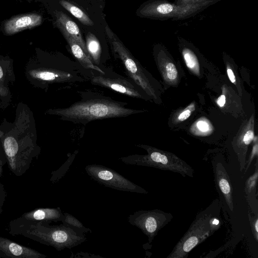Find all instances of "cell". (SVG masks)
<instances>
[{
  "label": "cell",
  "mask_w": 258,
  "mask_h": 258,
  "mask_svg": "<svg viewBox=\"0 0 258 258\" xmlns=\"http://www.w3.org/2000/svg\"><path fill=\"white\" fill-rule=\"evenodd\" d=\"M227 72L228 76L231 82L234 83L235 82V77L232 70L230 69H227Z\"/></svg>",
  "instance_id": "obj_28"
},
{
  "label": "cell",
  "mask_w": 258,
  "mask_h": 258,
  "mask_svg": "<svg viewBox=\"0 0 258 258\" xmlns=\"http://www.w3.org/2000/svg\"><path fill=\"white\" fill-rule=\"evenodd\" d=\"M59 4L76 17L84 25L91 26L94 25L92 20L80 8L66 0L59 1Z\"/></svg>",
  "instance_id": "obj_16"
},
{
  "label": "cell",
  "mask_w": 258,
  "mask_h": 258,
  "mask_svg": "<svg viewBox=\"0 0 258 258\" xmlns=\"http://www.w3.org/2000/svg\"><path fill=\"white\" fill-rule=\"evenodd\" d=\"M251 225L253 226L252 230H254V236H255V238L256 240H257V233H258V220L257 218H255V221H252Z\"/></svg>",
  "instance_id": "obj_25"
},
{
  "label": "cell",
  "mask_w": 258,
  "mask_h": 258,
  "mask_svg": "<svg viewBox=\"0 0 258 258\" xmlns=\"http://www.w3.org/2000/svg\"><path fill=\"white\" fill-rule=\"evenodd\" d=\"M166 75L168 79L171 80H175L177 77V71L174 64L172 62H168L166 66Z\"/></svg>",
  "instance_id": "obj_18"
},
{
  "label": "cell",
  "mask_w": 258,
  "mask_h": 258,
  "mask_svg": "<svg viewBox=\"0 0 258 258\" xmlns=\"http://www.w3.org/2000/svg\"><path fill=\"white\" fill-rule=\"evenodd\" d=\"M43 22L42 15L37 13H29L14 16L2 22L0 27L2 33L7 36L18 33L22 31L33 29Z\"/></svg>",
  "instance_id": "obj_9"
},
{
  "label": "cell",
  "mask_w": 258,
  "mask_h": 258,
  "mask_svg": "<svg viewBox=\"0 0 258 258\" xmlns=\"http://www.w3.org/2000/svg\"><path fill=\"white\" fill-rule=\"evenodd\" d=\"M3 76V72L1 67L0 66V79L2 78Z\"/></svg>",
  "instance_id": "obj_30"
},
{
  "label": "cell",
  "mask_w": 258,
  "mask_h": 258,
  "mask_svg": "<svg viewBox=\"0 0 258 258\" xmlns=\"http://www.w3.org/2000/svg\"><path fill=\"white\" fill-rule=\"evenodd\" d=\"M215 181L217 190L222 202L228 210H233L232 188L230 177L222 164L218 163L214 165Z\"/></svg>",
  "instance_id": "obj_11"
},
{
  "label": "cell",
  "mask_w": 258,
  "mask_h": 258,
  "mask_svg": "<svg viewBox=\"0 0 258 258\" xmlns=\"http://www.w3.org/2000/svg\"><path fill=\"white\" fill-rule=\"evenodd\" d=\"M198 128L202 132H206L208 130V124L203 121H200L197 123Z\"/></svg>",
  "instance_id": "obj_24"
},
{
  "label": "cell",
  "mask_w": 258,
  "mask_h": 258,
  "mask_svg": "<svg viewBox=\"0 0 258 258\" xmlns=\"http://www.w3.org/2000/svg\"><path fill=\"white\" fill-rule=\"evenodd\" d=\"M191 111L189 109L183 111L179 114L178 117V120L180 121H183L186 119L190 116Z\"/></svg>",
  "instance_id": "obj_23"
},
{
  "label": "cell",
  "mask_w": 258,
  "mask_h": 258,
  "mask_svg": "<svg viewBox=\"0 0 258 258\" xmlns=\"http://www.w3.org/2000/svg\"><path fill=\"white\" fill-rule=\"evenodd\" d=\"M225 96L224 95H222L218 98L217 103L219 106L223 107L225 105Z\"/></svg>",
  "instance_id": "obj_27"
},
{
  "label": "cell",
  "mask_w": 258,
  "mask_h": 258,
  "mask_svg": "<svg viewBox=\"0 0 258 258\" xmlns=\"http://www.w3.org/2000/svg\"><path fill=\"white\" fill-rule=\"evenodd\" d=\"M206 1V0H193V3H194V4H195V3H197L201 2L202 1Z\"/></svg>",
  "instance_id": "obj_31"
},
{
  "label": "cell",
  "mask_w": 258,
  "mask_h": 258,
  "mask_svg": "<svg viewBox=\"0 0 258 258\" xmlns=\"http://www.w3.org/2000/svg\"><path fill=\"white\" fill-rule=\"evenodd\" d=\"M90 81L93 85L107 88L131 98L144 99L143 89L130 78L115 73L105 72L103 74H93Z\"/></svg>",
  "instance_id": "obj_8"
},
{
  "label": "cell",
  "mask_w": 258,
  "mask_h": 258,
  "mask_svg": "<svg viewBox=\"0 0 258 258\" xmlns=\"http://www.w3.org/2000/svg\"><path fill=\"white\" fill-rule=\"evenodd\" d=\"M24 1H26L29 3H32V2H39V1H41V0H24Z\"/></svg>",
  "instance_id": "obj_29"
},
{
  "label": "cell",
  "mask_w": 258,
  "mask_h": 258,
  "mask_svg": "<svg viewBox=\"0 0 258 258\" xmlns=\"http://www.w3.org/2000/svg\"><path fill=\"white\" fill-rule=\"evenodd\" d=\"M147 150V155H132L119 159L123 163L132 165L154 167L180 174L183 176L193 177V169L185 162L174 155L163 153L145 145H136Z\"/></svg>",
  "instance_id": "obj_5"
},
{
  "label": "cell",
  "mask_w": 258,
  "mask_h": 258,
  "mask_svg": "<svg viewBox=\"0 0 258 258\" xmlns=\"http://www.w3.org/2000/svg\"><path fill=\"white\" fill-rule=\"evenodd\" d=\"M70 257H81V258H91V257H102L101 256L99 255H95L94 254H91L88 252H84L81 251L80 252H78L76 253L75 254H74L73 253L72 254Z\"/></svg>",
  "instance_id": "obj_20"
},
{
  "label": "cell",
  "mask_w": 258,
  "mask_h": 258,
  "mask_svg": "<svg viewBox=\"0 0 258 258\" xmlns=\"http://www.w3.org/2000/svg\"><path fill=\"white\" fill-rule=\"evenodd\" d=\"M61 33L70 46L73 55L83 68L94 72L96 71L101 74L105 73L104 71L92 62L81 46L74 38L66 33Z\"/></svg>",
  "instance_id": "obj_14"
},
{
  "label": "cell",
  "mask_w": 258,
  "mask_h": 258,
  "mask_svg": "<svg viewBox=\"0 0 258 258\" xmlns=\"http://www.w3.org/2000/svg\"><path fill=\"white\" fill-rule=\"evenodd\" d=\"M7 195V194L4 185L0 183V215L3 211V207L4 205Z\"/></svg>",
  "instance_id": "obj_19"
},
{
  "label": "cell",
  "mask_w": 258,
  "mask_h": 258,
  "mask_svg": "<svg viewBox=\"0 0 258 258\" xmlns=\"http://www.w3.org/2000/svg\"><path fill=\"white\" fill-rule=\"evenodd\" d=\"M54 15L55 17L54 24L60 32L66 33L74 38L90 58L85 41L84 40L79 27L76 23L61 11H55L54 12Z\"/></svg>",
  "instance_id": "obj_12"
},
{
  "label": "cell",
  "mask_w": 258,
  "mask_h": 258,
  "mask_svg": "<svg viewBox=\"0 0 258 258\" xmlns=\"http://www.w3.org/2000/svg\"><path fill=\"white\" fill-rule=\"evenodd\" d=\"M20 217L27 220L41 221L50 223L52 222H61L63 218V213L59 207L41 208L24 213Z\"/></svg>",
  "instance_id": "obj_13"
},
{
  "label": "cell",
  "mask_w": 258,
  "mask_h": 258,
  "mask_svg": "<svg viewBox=\"0 0 258 258\" xmlns=\"http://www.w3.org/2000/svg\"><path fill=\"white\" fill-rule=\"evenodd\" d=\"M174 3L178 6L188 5L194 4L193 0H175Z\"/></svg>",
  "instance_id": "obj_26"
},
{
  "label": "cell",
  "mask_w": 258,
  "mask_h": 258,
  "mask_svg": "<svg viewBox=\"0 0 258 258\" xmlns=\"http://www.w3.org/2000/svg\"><path fill=\"white\" fill-rule=\"evenodd\" d=\"M223 0H206L188 5L178 6L168 0H148L142 4L137 14L142 18L161 21L183 20Z\"/></svg>",
  "instance_id": "obj_4"
},
{
  "label": "cell",
  "mask_w": 258,
  "mask_h": 258,
  "mask_svg": "<svg viewBox=\"0 0 258 258\" xmlns=\"http://www.w3.org/2000/svg\"><path fill=\"white\" fill-rule=\"evenodd\" d=\"M81 99L69 106L51 110L59 119L86 125L94 120L125 117L142 112L128 107V103L91 91H78Z\"/></svg>",
  "instance_id": "obj_1"
},
{
  "label": "cell",
  "mask_w": 258,
  "mask_h": 258,
  "mask_svg": "<svg viewBox=\"0 0 258 258\" xmlns=\"http://www.w3.org/2000/svg\"><path fill=\"white\" fill-rule=\"evenodd\" d=\"M49 224L19 217L10 222L9 233L13 236H22L52 246L58 251L65 248L71 249L87 240L84 235L79 234L63 224L52 226Z\"/></svg>",
  "instance_id": "obj_2"
},
{
  "label": "cell",
  "mask_w": 258,
  "mask_h": 258,
  "mask_svg": "<svg viewBox=\"0 0 258 258\" xmlns=\"http://www.w3.org/2000/svg\"><path fill=\"white\" fill-rule=\"evenodd\" d=\"M221 204L215 200L206 209L197 214L189 229L177 243L168 258H184L197 245L217 230Z\"/></svg>",
  "instance_id": "obj_3"
},
{
  "label": "cell",
  "mask_w": 258,
  "mask_h": 258,
  "mask_svg": "<svg viewBox=\"0 0 258 258\" xmlns=\"http://www.w3.org/2000/svg\"><path fill=\"white\" fill-rule=\"evenodd\" d=\"M85 43L91 60L99 67L101 53V47L99 40L93 33L88 32L86 36Z\"/></svg>",
  "instance_id": "obj_15"
},
{
  "label": "cell",
  "mask_w": 258,
  "mask_h": 258,
  "mask_svg": "<svg viewBox=\"0 0 258 258\" xmlns=\"http://www.w3.org/2000/svg\"><path fill=\"white\" fill-rule=\"evenodd\" d=\"M173 218L170 213L158 209L139 210L130 214L128 222L139 228L148 238L151 243L158 232Z\"/></svg>",
  "instance_id": "obj_7"
},
{
  "label": "cell",
  "mask_w": 258,
  "mask_h": 258,
  "mask_svg": "<svg viewBox=\"0 0 258 258\" xmlns=\"http://www.w3.org/2000/svg\"><path fill=\"white\" fill-rule=\"evenodd\" d=\"M85 170L93 180L105 186L118 190L138 194H148V191L129 180L112 169L94 164L87 165Z\"/></svg>",
  "instance_id": "obj_6"
},
{
  "label": "cell",
  "mask_w": 258,
  "mask_h": 258,
  "mask_svg": "<svg viewBox=\"0 0 258 258\" xmlns=\"http://www.w3.org/2000/svg\"><path fill=\"white\" fill-rule=\"evenodd\" d=\"M46 256L34 249L0 236V257L45 258Z\"/></svg>",
  "instance_id": "obj_10"
},
{
  "label": "cell",
  "mask_w": 258,
  "mask_h": 258,
  "mask_svg": "<svg viewBox=\"0 0 258 258\" xmlns=\"http://www.w3.org/2000/svg\"><path fill=\"white\" fill-rule=\"evenodd\" d=\"M61 222L64 226L71 228L79 234L84 235V233L92 232L90 228L85 227L79 220L68 213H63Z\"/></svg>",
  "instance_id": "obj_17"
},
{
  "label": "cell",
  "mask_w": 258,
  "mask_h": 258,
  "mask_svg": "<svg viewBox=\"0 0 258 258\" xmlns=\"http://www.w3.org/2000/svg\"><path fill=\"white\" fill-rule=\"evenodd\" d=\"M253 138V133L251 130L247 131L243 138V142L245 145H249Z\"/></svg>",
  "instance_id": "obj_21"
},
{
  "label": "cell",
  "mask_w": 258,
  "mask_h": 258,
  "mask_svg": "<svg viewBox=\"0 0 258 258\" xmlns=\"http://www.w3.org/2000/svg\"><path fill=\"white\" fill-rule=\"evenodd\" d=\"M7 158L4 154L0 152V177L2 176L5 165L7 163Z\"/></svg>",
  "instance_id": "obj_22"
}]
</instances>
